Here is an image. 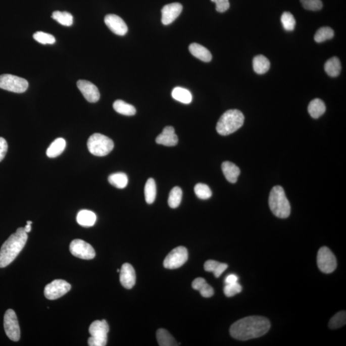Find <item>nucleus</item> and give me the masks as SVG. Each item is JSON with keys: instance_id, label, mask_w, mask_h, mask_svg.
Instances as JSON below:
<instances>
[{"instance_id": "nucleus-16", "label": "nucleus", "mask_w": 346, "mask_h": 346, "mask_svg": "<svg viewBox=\"0 0 346 346\" xmlns=\"http://www.w3.org/2000/svg\"><path fill=\"white\" fill-rule=\"evenodd\" d=\"M120 282L124 287L130 289L136 282V274L134 269L130 264H124L120 271Z\"/></svg>"}, {"instance_id": "nucleus-45", "label": "nucleus", "mask_w": 346, "mask_h": 346, "mask_svg": "<svg viewBox=\"0 0 346 346\" xmlns=\"http://www.w3.org/2000/svg\"><path fill=\"white\" fill-rule=\"evenodd\" d=\"M24 229H25V231H26V232L29 233L31 231V229H32V226H31V224H27V225H26L25 227L24 228Z\"/></svg>"}, {"instance_id": "nucleus-44", "label": "nucleus", "mask_w": 346, "mask_h": 346, "mask_svg": "<svg viewBox=\"0 0 346 346\" xmlns=\"http://www.w3.org/2000/svg\"><path fill=\"white\" fill-rule=\"evenodd\" d=\"M238 279V276L235 275V274H229L228 276H226L225 280H224V283H225V284H230L237 282Z\"/></svg>"}, {"instance_id": "nucleus-2", "label": "nucleus", "mask_w": 346, "mask_h": 346, "mask_svg": "<svg viewBox=\"0 0 346 346\" xmlns=\"http://www.w3.org/2000/svg\"><path fill=\"white\" fill-rule=\"evenodd\" d=\"M28 240L24 228H19L2 245L0 250V268L11 264L23 249Z\"/></svg>"}, {"instance_id": "nucleus-29", "label": "nucleus", "mask_w": 346, "mask_h": 346, "mask_svg": "<svg viewBox=\"0 0 346 346\" xmlns=\"http://www.w3.org/2000/svg\"><path fill=\"white\" fill-rule=\"evenodd\" d=\"M144 195L147 204H152L155 202L157 195V186L154 179L151 178L146 181L144 188Z\"/></svg>"}, {"instance_id": "nucleus-24", "label": "nucleus", "mask_w": 346, "mask_h": 346, "mask_svg": "<svg viewBox=\"0 0 346 346\" xmlns=\"http://www.w3.org/2000/svg\"><path fill=\"white\" fill-rule=\"evenodd\" d=\"M227 268V264L220 263V262L212 261V260L207 261L204 264L205 270L207 272H212L216 278H219Z\"/></svg>"}, {"instance_id": "nucleus-27", "label": "nucleus", "mask_w": 346, "mask_h": 346, "mask_svg": "<svg viewBox=\"0 0 346 346\" xmlns=\"http://www.w3.org/2000/svg\"><path fill=\"white\" fill-rule=\"evenodd\" d=\"M324 70L331 77H336V76L339 75L341 71V64L339 59L336 57L329 59L324 65Z\"/></svg>"}, {"instance_id": "nucleus-14", "label": "nucleus", "mask_w": 346, "mask_h": 346, "mask_svg": "<svg viewBox=\"0 0 346 346\" xmlns=\"http://www.w3.org/2000/svg\"><path fill=\"white\" fill-rule=\"evenodd\" d=\"M105 23L112 32L116 35H125L128 32V27L120 17L115 14H108L105 18Z\"/></svg>"}, {"instance_id": "nucleus-40", "label": "nucleus", "mask_w": 346, "mask_h": 346, "mask_svg": "<svg viewBox=\"0 0 346 346\" xmlns=\"http://www.w3.org/2000/svg\"><path fill=\"white\" fill-rule=\"evenodd\" d=\"M216 5V11L219 13H224L230 8L229 0H211Z\"/></svg>"}, {"instance_id": "nucleus-37", "label": "nucleus", "mask_w": 346, "mask_h": 346, "mask_svg": "<svg viewBox=\"0 0 346 346\" xmlns=\"http://www.w3.org/2000/svg\"><path fill=\"white\" fill-rule=\"evenodd\" d=\"M33 39L42 44H53L56 42V38L50 33L37 32L33 35Z\"/></svg>"}, {"instance_id": "nucleus-3", "label": "nucleus", "mask_w": 346, "mask_h": 346, "mask_svg": "<svg viewBox=\"0 0 346 346\" xmlns=\"http://www.w3.org/2000/svg\"><path fill=\"white\" fill-rule=\"evenodd\" d=\"M244 122V114L238 110H229L224 112L216 126L217 132L221 135H228L242 127Z\"/></svg>"}, {"instance_id": "nucleus-38", "label": "nucleus", "mask_w": 346, "mask_h": 346, "mask_svg": "<svg viewBox=\"0 0 346 346\" xmlns=\"http://www.w3.org/2000/svg\"><path fill=\"white\" fill-rule=\"evenodd\" d=\"M242 290V286L238 282L226 284L225 287H224V293L226 296L230 298L240 293Z\"/></svg>"}, {"instance_id": "nucleus-23", "label": "nucleus", "mask_w": 346, "mask_h": 346, "mask_svg": "<svg viewBox=\"0 0 346 346\" xmlns=\"http://www.w3.org/2000/svg\"><path fill=\"white\" fill-rule=\"evenodd\" d=\"M253 66L255 73L259 75H263L270 68V62L266 57L260 55L255 57L253 61Z\"/></svg>"}, {"instance_id": "nucleus-22", "label": "nucleus", "mask_w": 346, "mask_h": 346, "mask_svg": "<svg viewBox=\"0 0 346 346\" xmlns=\"http://www.w3.org/2000/svg\"><path fill=\"white\" fill-rule=\"evenodd\" d=\"M310 115L314 119L319 118L326 111V106L321 100L317 98L312 100L308 107Z\"/></svg>"}, {"instance_id": "nucleus-20", "label": "nucleus", "mask_w": 346, "mask_h": 346, "mask_svg": "<svg viewBox=\"0 0 346 346\" xmlns=\"http://www.w3.org/2000/svg\"><path fill=\"white\" fill-rule=\"evenodd\" d=\"M76 221L83 227H90L94 225L96 221V215L87 210H82L78 212Z\"/></svg>"}, {"instance_id": "nucleus-43", "label": "nucleus", "mask_w": 346, "mask_h": 346, "mask_svg": "<svg viewBox=\"0 0 346 346\" xmlns=\"http://www.w3.org/2000/svg\"><path fill=\"white\" fill-rule=\"evenodd\" d=\"M206 283L207 281L204 278H197L192 281V287L195 290H200V288Z\"/></svg>"}, {"instance_id": "nucleus-32", "label": "nucleus", "mask_w": 346, "mask_h": 346, "mask_svg": "<svg viewBox=\"0 0 346 346\" xmlns=\"http://www.w3.org/2000/svg\"><path fill=\"white\" fill-rule=\"evenodd\" d=\"M183 192L181 188L175 187L171 190L168 198V204L172 209H176L180 205Z\"/></svg>"}, {"instance_id": "nucleus-12", "label": "nucleus", "mask_w": 346, "mask_h": 346, "mask_svg": "<svg viewBox=\"0 0 346 346\" xmlns=\"http://www.w3.org/2000/svg\"><path fill=\"white\" fill-rule=\"evenodd\" d=\"M70 284L63 280H56L46 286L44 295L47 299L54 300L63 296L71 290Z\"/></svg>"}, {"instance_id": "nucleus-35", "label": "nucleus", "mask_w": 346, "mask_h": 346, "mask_svg": "<svg viewBox=\"0 0 346 346\" xmlns=\"http://www.w3.org/2000/svg\"><path fill=\"white\" fill-rule=\"evenodd\" d=\"M195 195L201 200H208L212 196L211 188L204 183H197L194 187Z\"/></svg>"}, {"instance_id": "nucleus-15", "label": "nucleus", "mask_w": 346, "mask_h": 346, "mask_svg": "<svg viewBox=\"0 0 346 346\" xmlns=\"http://www.w3.org/2000/svg\"><path fill=\"white\" fill-rule=\"evenodd\" d=\"M183 10L179 3H173L164 6L162 9V23L164 25H170L178 18Z\"/></svg>"}, {"instance_id": "nucleus-4", "label": "nucleus", "mask_w": 346, "mask_h": 346, "mask_svg": "<svg viewBox=\"0 0 346 346\" xmlns=\"http://www.w3.org/2000/svg\"><path fill=\"white\" fill-rule=\"evenodd\" d=\"M269 207L274 216L279 218H287L290 214V205L281 186L272 188L269 197Z\"/></svg>"}, {"instance_id": "nucleus-34", "label": "nucleus", "mask_w": 346, "mask_h": 346, "mask_svg": "<svg viewBox=\"0 0 346 346\" xmlns=\"http://www.w3.org/2000/svg\"><path fill=\"white\" fill-rule=\"evenodd\" d=\"M346 323V313L345 311L338 312L329 322V328L335 330L344 326Z\"/></svg>"}, {"instance_id": "nucleus-19", "label": "nucleus", "mask_w": 346, "mask_h": 346, "mask_svg": "<svg viewBox=\"0 0 346 346\" xmlns=\"http://www.w3.org/2000/svg\"><path fill=\"white\" fill-rule=\"evenodd\" d=\"M189 51L190 54L195 58L200 59V61H204L205 63H209L211 61L212 57L211 52L206 47L202 46L197 43H192L189 46Z\"/></svg>"}, {"instance_id": "nucleus-10", "label": "nucleus", "mask_w": 346, "mask_h": 346, "mask_svg": "<svg viewBox=\"0 0 346 346\" xmlns=\"http://www.w3.org/2000/svg\"><path fill=\"white\" fill-rule=\"evenodd\" d=\"M4 325L7 336L11 340L17 342L20 340V326L15 312L13 310H7L4 316Z\"/></svg>"}, {"instance_id": "nucleus-1", "label": "nucleus", "mask_w": 346, "mask_h": 346, "mask_svg": "<svg viewBox=\"0 0 346 346\" xmlns=\"http://www.w3.org/2000/svg\"><path fill=\"white\" fill-rule=\"evenodd\" d=\"M270 321L264 317L250 316L238 320L231 326L230 335L235 339L248 340L261 337L268 332Z\"/></svg>"}, {"instance_id": "nucleus-26", "label": "nucleus", "mask_w": 346, "mask_h": 346, "mask_svg": "<svg viewBox=\"0 0 346 346\" xmlns=\"http://www.w3.org/2000/svg\"><path fill=\"white\" fill-rule=\"evenodd\" d=\"M113 108L118 113L124 116H132L136 114V109L132 105L128 104L123 100H116L113 104Z\"/></svg>"}, {"instance_id": "nucleus-5", "label": "nucleus", "mask_w": 346, "mask_h": 346, "mask_svg": "<svg viewBox=\"0 0 346 346\" xmlns=\"http://www.w3.org/2000/svg\"><path fill=\"white\" fill-rule=\"evenodd\" d=\"M114 142L101 133H94L88 139L87 147L90 154L97 157H104L114 149Z\"/></svg>"}, {"instance_id": "nucleus-11", "label": "nucleus", "mask_w": 346, "mask_h": 346, "mask_svg": "<svg viewBox=\"0 0 346 346\" xmlns=\"http://www.w3.org/2000/svg\"><path fill=\"white\" fill-rule=\"evenodd\" d=\"M69 250L73 256L81 259L91 260L96 256V252L92 245L83 240H73L69 246Z\"/></svg>"}, {"instance_id": "nucleus-36", "label": "nucleus", "mask_w": 346, "mask_h": 346, "mask_svg": "<svg viewBox=\"0 0 346 346\" xmlns=\"http://www.w3.org/2000/svg\"><path fill=\"white\" fill-rule=\"evenodd\" d=\"M281 23L284 29L287 31H292L295 26L294 17L289 12H285L281 16Z\"/></svg>"}, {"instance_id": "nucleus-6", "label": "nucleus", "mask_w": 346, "mask_h": 346, "mask_svg": "<svg viewBox=\"0 0 346 346\" xmlns=\"http://www.w3.org/2000/svg\"><path fill=\"white\" fill-rule=\"evenodd\" d=\"M90 337L88 339L90 346H105L107 343V334L109 326L106 320L95 321L90 324L89 329Z\"/></svg>"}, {"instance_id": "nucleus-33", "label": "nucleus", "mask_w": 346, "mask_h": 346, "mask_svg": "<svg viewBox=\"0 0 346 346\" xmlns=\"http://www.w3.org/2000/svg\"><path fill=\"white\" fill-rule=\"evenodd\" d=\"M334 31L330 27H322L317 31L314 36L316 42L321 43L327 40L332 39Z\"/></svg>"}, {"instance_id": "nucleus-41", "label": "nucleus", "mask_w": 346, "mask_h": 346, "mask_svg": "<svg viewBox=\"0 0 346 346\" xmlns=\"http://www.w3.org/2000/svg\"><path fill=\"white\" fill-rule=\"evenodd\" d=\"M199 291L202 296L204 298H211L214 294V288L207 283H205Z\"/></svg>"}, {"instance_id": "nucleus-39", "label": "nucleus", "mask_w": 346, "mask_h": 346, "mask_svg": "<svg viewBox=\"0 0 346 346\" xmlns=\"http://www.w3.org/2000/svg\"><path fill=\"white\" fill-rule=\"evenodd\" d=\"M303 7L309 11H317L323 8L321 0H301Z\"/></svg>"}, {"instance_id": "nucleus-18", "label": "nucleus", "mask_w": 346, "mask_h": 346, "mask_svg": "<svg viewBox=\"0 0 346 346\" xmlns=\"http://www.w3.org/2000/svg\"><path fill=\"white\" fill-rule=\"evenodd\" d=\"M222 171L226 180L229 182L235 183L237 182L238 176L240 175V169L235 164L230 162H224L222 164Z\"/></svg>"}, {"instance_id": "nucleus-31", "label": "nucleus", "mask_w": 346, "mask_h": 346, "mask_svg": "<svg viewBox=\"0 0 346 346\" xmlns=\"http://www.w3.org/2000/svg\"><path fill=\"white\" fill-rule=\"evenodd\" d=\"M52 18L66 27H71L73 23V17L68 12L55 11L52 14Z\"/></svg>"}, {"instance_id": "nucleus-21", "label": "nucleus", "mask_w": 346, "mask_h": 346, "mask_svg": "<svg viewBox=\"0 0 346 346\" xmlns=\"http://www.w3.org/2000/svg\"><path fill=\"white\" fill-rule=\"evenodd\" d=\"M66 140L63 138H58L55 140L50 145L46 151L47 156L50 158H56L63 154L66 149Z\"/></svg>"}, {"instance_id": "nucleus-13", "label": "nucleus", "mask_w": 346, "mask_h": 346, "mask_svg": "<svg viewBox=\"0 0 346 346\" xmlns=\"http://www.w3.org/2000/svg\"><path fill=\"white\" fill-rule=\"evenodd\" d=\"M77 87L87 101L90 103H96L100 100V93L96 85L89 81L78 80Z\"/></svg>"}, {"instance_id": "nucleus-28", "label": "nucleus", "mask_w": 346, "mask_h": 346, "mask_svg": "<svg viewBox=\"0 0 346 346\" xmlns=\"http://www.w3.org/2000/svg\"><path fill=\"white\" fill-rule=\"evenodd\" d=\"M157 339L159 345L161 346L178 345L175 338L165 329L161 328L157 330Z\"/></svg>"}, {"instance_id": "nucleus-46", "label": "nucleus", "mask_w": 346, "mask_h": 346, "mask_svg": "<svg viewBox=\"0 0 346 346\" xmlns=\"http://www.w3.org/2000/svg\"><path fill=\"white\" fill-rule=\"evenodd\" d=\"M27 224H32V221H27Z\"/></svg>"}, {"instance_id": "nucleus-17", "label": "nucleus", "mask_w": 346, "mask_h": 346, "mask_svg": "<svg viewBox=\"0 0 346 346\" xmlns=\"http://www.w3.org/2000/svg\"><path fill=\"white\" fill-rule=\"evenodd\" d=\"M178 138L175 132V129L172 126H166L164 128L161 134L157 136V144L166 145V146H175L178 144Z\"/></svg>"}, {"instance_id": "nucleus-9", "label": "nucleus", "mask_w": 346, "mask_h": 346, "mask_svg": "<svg viewBox=\"0 0 346 346\" xmlns=\"http://www.w3.org/2000/svg\"><path fill=\"white\" fill-rule=\"evenodd\" d=\"M187 250L183 246H178L171 251L164 261L166 269H175L183 266L188 260Z\"/></svg>"}, {"instance_id": "nucleus-8", "label": "nucleus", "mask_w": 346, "mask_h": 346, "mask_svg": "<svg viewBox=\"0 0 346 346\" xmlns=\"http://www.w3.org/2000/svg\"><path fill=\"white\" fill-rule=\"evenodd\" d=\"M317 262L319 269L324 273H333L337 266L335 255L326 246L320 248L317 254Z\"/></svg>"}, {"instance_id": "nucleus-25", "label": "nucleus", "mask_w": 346, "mask_h": 346, "mask_svg": "<svg viewBox=\"0 0 346 346\" xmlns=\"http://www.w3.org/2000/svg\"><path fill=\"white\" fill-rule=\"evenodd\" d=\"M172 97L176 101L184 104H189L192 100V96L189 90L185 88L177 87L172 91Z\"/></svg>"}, {"instance_id": "nucleus-7", "label": "nucleus", "mask_w": 346, "mask_h": 346, "mask_svg": "<svg viewBox=\"0 0 346 346\" xmlns=\"http://www.w3.org/2000/svg\"><path fill=\"white\" fill-rule=\"evenodd\" d=\"M28 87L27 80L19 76L4 74L0 75V88L15 93L25 92Z\"/></svg>"}, {"instance_id": "nucleus-42", "label": "nucleus", "mask_w": 346, "mask_h": 346, "mask_svg": "<svg viewBox=\"0 0 346 346\" xmlns=\"http://www.w3.org/2000/svg\"><path fill=\"white\" fill-rule=\"evenodd\" d=\"M8 151V144L3 137H0V162L3 161Z\"/></svg>"}, {"instance_id": "nucleus-30", "label": "nucleus", "mask_w": 346, "mask_h": 346, "mask_svg": "<svg viewBox=\"0 0 346 346\" xmlns=\"http://www.w3.org/2000/svg\"><path fill=\"white\" fill-rule=\"evenodd\" d=\"M108 180L112 185L118 188H125L128 183V176L124 173L112 174L109 176Z\"/></svg>"}]
</instances>
